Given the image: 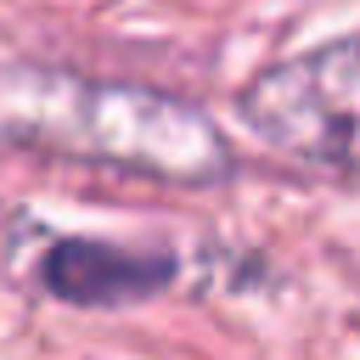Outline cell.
Masks as SVG:
<instances>
[{"label": "cell", "instance_id": "obj_1", "mask_svg": "<svg viewBox=\"0 0 360 360\" xmlns=\"http://www.w3.org/2000/svg\"><path fill=\"white\" fill-rule=\"evenodd\" d=\"M236 112L264 146L315 169L360 174V34L253 73L236 96Z\"/></svg>", "mask_w": 360, "mask_h": 360}, {"label": "cell", "instance_id": "obj_2", "mask_svg": "<svg viewBox=\"0 0 360 360\" xmlns=\"http://www.w3.org/2000/svg\"><path fill=\"white\" fill-rule=\"evenodd\" d=\"M45 287L62 304L79 309H112V304H141L158 287H169L174 259L169 253H129V248H107V242H56L39 264Z\"/></svg>", "mask_w": 360, "mask_h": 360}]
</instances>
